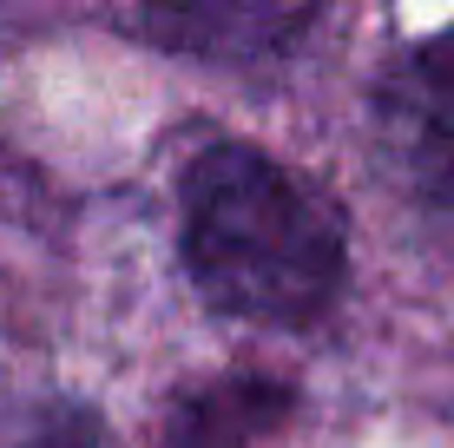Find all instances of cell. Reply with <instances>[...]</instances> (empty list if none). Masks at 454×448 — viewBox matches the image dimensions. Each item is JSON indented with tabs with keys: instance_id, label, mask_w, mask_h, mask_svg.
Instances as JSON below:
<instances>
[{
	"instance_id": "obj_1",
	"label": "cell",
	"mask_w": 454,
	"mask_h": 448,
	"mask_svg": "<svg viewBox=\"0 0 454 448\" xmlns=\"http://www.w3.org/2000/svg\"><path fill=\"white\" fill-rule=\"evenodd\" d=\"M349 224L336 198L257 145H211L184 172V271L211 310L303 330L336 303Z\"/></svg>"
},
{
	"instance_id": "obj_2",
	"label": "cell",
	"mask_w": 454,
	"mask_h": 448,
	"mask_svg": "<svg viewBox=\"0 0 454 448\" xmlns=\"http://www.w3.org/2000/svg\"><path fill=\"white\" fill-rule=\"evenodd\" d=\"M375 145L395 185L454 238V27L421 40L382 73Z\"/></svg>"
},
{
	"instance_id": "obj_3",
	"label": "cell",
	"mask_w": 454,
	"mask_h": 448,
	"mask_svg": "<svg viewBox=\"0 0 454 448\" xmlns=\"http://www.w3.org/2000/svg\"><path fill=\"white\" fill-rule=\"evenodd\" d=\"M296 415V389L257 369H231L171 403L165 448H257Z\"/></svg>"
},
{
	"instance_id": "obj_4",
	"label": "cell",
	"mask_w": 454,
	"mask_h": 448,
	"mask_svg": "<svg viewBox=\"0 0 454 448\" xmlns=\"http://www.w3.org/2000/svg\"><path fill=\"white\" fill-rule=\"evenodd\" d=\"M138 40H159L192 59H270L290 40L309 34L303 7H171V13H132Z\"/></svg>"
},
{
	"instance_id": "obj_5",
	"label": "cell",
	"mask_w": 454,
	"mask_h": 448,
	"mask_svg": "<svg viewBox=\"0 0 454 448\" xmlns=\"http://www.w3.org/2000/svg\"><path fill=\"white\" fill-rule=\"evenodd\" d=\"M0 448H99V428H92L86 409L34 403V409L0 415Z\"/></svg>"
}]
</instances>
